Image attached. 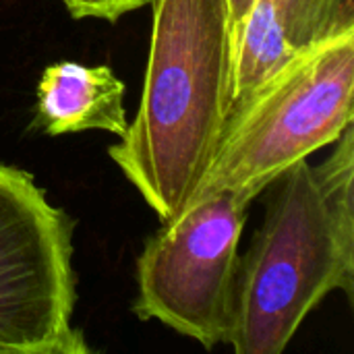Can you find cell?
<instances>
[{"label":"cell","instance_id":"obj_1","mask_svg":"<svg viewBox=\"0 0 354 354\" xmlns=\"http://www.w3.org/2000/svg\"><path fill=\"white\" fill-rule=\"evenodd\" d=\"M143 95L108 153L162 224L193 199L220 143L232 97L226 0H151Z\"/></svg>","mask_w":354,"mask_h":354},{"label":"cell","instance_id":"obj_2","mask_svg":"<svg viewBox=\"0 0 354 354\" xmlns=\"http://www.w3.org/2000/svg\"><path fill=\"white\" fill-rule=\"evenodd\" d=\"M274 193L239 259L228 346L282 354L330 292L354 303V127L319 164L307 158L272 183Z\"/></svg>","mask_w":354,"mask_h":354},{"label":"cell","instance_id":"obj_3","mask_svg":"<svg viewBox=\"0 0 354 354\" xmlns=\"http://www.w3.org/2000/svg\"><path fill=\"white\" fill-rule=\"evenodd\" d=\"M354 31L313 41L230 104L218 149L189 205L234 191L249 199L354 122ZM187 205V207H189Z\"/></svg>","mask_w":354,"mask_h":354},{"label":"cell","instance_id":"obj_4","mask_svg":"<svg viewBox=\"0 0 354 354\" xmlns=\"http://www.w3.org/2000/svg\"><path fill=\"white\" fill-rule=\"evenodd\" d=\"M75 222L21 168L0 164V354H87L75 326Z\"/></svg>","mask_w":354,"mask_h":354},{"label":"cell","instance_id":"obj_5","mask_svg":"<svg viewBox=\"0 0 354 354\" xmlns=\"http://www.w3.org/2000/svg\"><path fill=\"white\" fill-rule=\"evenodd\" d=\"M251 203L253 199L241 193L222 191L162 224L137 259L133 311L207 351L228 344L239 243Z\"/></svg>","mask_w":354,"mask_h":354},{"label":"cell","instance_id":"obj_6","mask_svg":"<svg viewBox=\"0 0 354 354\" xmlns=\"http://www.w3.org/2000/svg\"><path fill=\"white\" fill-rule=\"evenodd\" d=\"M35 122L48 135L108 131L122 137L129 127L124 83L110 66L54 62L37 83Z\"/></svg>","mask_w":354,"mask_h":354},{"label":"cell","instance_id":"obj_7","mask_svg":"<svg viewBox=\"0 0 354 354\" xmlns=\"http://www.w3.org/2000/svg\"><path fill=\"white\" fill-rule=\"evenodd\" d=\"M297 48L288 41L272 0H255L232 48L230 104L282 68Z\"/></svg>","mask_w":354,"mask_h":354},{"label":"cell","instance_id":"obj_8","mask_svg":"<svg viewBox=\"0 0 354 354\" xmlns=\"http://www.w3.org/2000/svg\"><path fill=\"white\" fill-rule=\"evenodd\" d=\"M288 41L301 50L354 31V0H272Z\"/></svg>","mask_w":354,"mask_h":354},{"label":"cell","instance_id":"obj_9","mask_svg":"<svg viewBox=\"0 0 354 354\" xmlns=\"http://www.w3.org/2000/svg\"><path fill=\"white\" fill-rule=\"evenodd\" d=\"M75 19H106L116 21L122 15L151 4V0H62Z\"/></svg>","mask_w":354,"mask_h":354},{"label":"cell","instance_id":"obj_10","mask_svg":"<svg viewBox=\"0 0 354 354\" xmlns=\"http://www.w3.org/2000/svg\"><path fill=\"white\" fill-rule=\"evenodd\" d=\"M255 0H226L228 6V21H230V37H232V48L236 44V37L245 25V19L251 10Z\"/></svg>","mask_w":354,"mask_h":354}]
</instances>
